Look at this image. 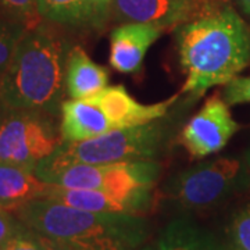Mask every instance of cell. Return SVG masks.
<instances>
[{
  "label": "cell",
  "mask_w": 250,
  "mask_h": 250,
  "mask_svg": "<svg viewBox=\"0 0 250 250\" xmlns=\"http://www.w3.org/2000/svg\"><path fill=\"white\" fill-rule=\"evenodd\" d=\"M62 143V135L42 113L7 110L0 118V163L35 171Z\"/></svg>",
  "instance_id": "6"
},
{
  "label": "cell",
  "mask_w": 250,
  "mask_h": 250,
  "mask_svg": "<svg viewBox=\"0 0 250 250\" xmlns=\"http://www.w3.org/2000/svg\"><path fill=\"white\" fill-rule=\"evenodd\" d=\"M43 197L62 202L75 208L95 211V213H125L131 214L126 206L114 197L108 196L102 190L92 189H68V188L50 185Z\"/></svg>",
  "instance_id": "17"
},
{
  "label": "cell",
  "mask_w": 250,
  "mask_h": 250,
  "mask_svg": "<svg viewBox=\"0 0 250 250\" xmlns=\"http://www.w3.org/2000/svg\"><path fill=\"white\" fill-rule=\"evenodd\" d=\"M14 213L38 235L78 250H136L150 232L142 215L86 211L47 197L34 199Z\"/></svg>",
  "instance_id": "2"
},
{
  "label": "cell",
  "mask_w": 250,
  "mask_h": 250,
  "mask_svg": "<svg viewBox=\"0 0 250 250\" xmlns=\"http://www.w3.org/2000/svg\"><path fill=\"white\" fill-rule=\"evenodd\" d=\"M179 62L187 78L179 93L203 96L250 64V27L232 6H217L177 28Z\"/></svg>",
  "instance_id": "1"
},
{
  "label": "cell",
  "mask_w": 250,
  "mask_h": 250,
  "mask_svg": "<svg viewBox=\"0 0 250 250\" xmlns=\"http://www.w3.org/2000/svg\"><path fill=\"white\" fill-rule=\"evenodd\" d=\"M238 129L229 104L220 95H213L182 128L179 142L190 156L207 157L225 147Z\"/></svg>",
  "instance_id": "8"
},
{
  "label": "cell",
  "mask_w": 250,
  "mask_h": 250,
  "mask_svg": "<svg viewBox=\"0 0 250 250\" xmlns=\"http://www.w3.org/2000/svg\"><path fill=\"white\" fill-rule=\"evenodd\" d=\"M25 225L18 218L10 214V210L0 206V250L4 248V245L18 233Z\"/></svg>",
  "instance_id": "23"
},
{
  "label": "cell",
  "mask_w": 250,
  "mask_h": 250,
  "mask_svg": "<svg viewBox=\"0 0 250 250\" xmlns=\"http://www.w3.org/2000/svg\"><path fill=\"white\" fill-rule=\"evenodd\" d=\"M27 31L16 22L0 18V81L7 71L18 43Z\"/></svg>",
  "instance_id": "19"
},
{
  "label": "cell",
  "mask_w": 250,
  "mask_h": 250,
  "mask_svg": "<svg viewBox=\"0 0 250 250\" xmlns=\"http://www.w3.org/2000/svg\"><path fill=\"white\" fill-rule=\"evenodd\" d=\"M227 243L231 250H250V207L232 217L227 228Z\"/></svg>",
  "instance_id": "20"
},
{
  "label": "cell",
  "mask_w": 250,
  "mask_h": 250,
  "mask_svg": "<svg viewBox=\"0 0 250 250\" xmlns=\"http://www.w3.org/2000/svg\"><path fill=\"white\" fill-rule=\"evenodd\" d=\"M160 175L154 160L117 161L108 164H71L38 175L50 185L68 189L102 190L142 215L152 205L153 188Z\"/></svg>",
  "instance_id": "4"
},
{
  "label": "cell",
  "mask_w": 250,
  "mask_h": 250,
  "mask_svg": "<svg viewBox=\"0 0 250 250\" xmlns=\"http://www.w3.org/2000/svg\"><path fill=\"white\" fill-rule=\"evenodd\" d=\"M167 128L160 121L114 129L92 139L62 142L35 168L36 175L71 164H108L117 161L153 160L164 145Z\"/></svg>",
  "instance_id": "5"
},
{
  "label": "cell",
  "mask_w": 250,
  "mask_h": 250,
  "mask_svg": "<svg viewBox=\"0 0 250 250\" xmlns=\"http://www.w3.org/2000/svg\"><path fill=\"white\" fill-rule=\"evenodd\" d=\"M0 18L16 22L28 31L41 25L43 20L38 9V0H0Z\"/></svg>",
  "instance_id": "18"
},
{
  "label": "cell",
  "mask_w": 250,
  "mask_h": 250,
  "mask_svg": "<svg viewBox=\"0 0 250 250\" xmlns=\"http://www.w3.org/2000/svg\"><path fill=\"white\" fill-rule=\"evenodd\" d=\"M224 100L229 106L250 103V75H236L227 82L224 88Z\"/></svg>",
  "instance_id": "21"
},
{
  "label": "cell",
  "mask_w": 250,
  "mask_h": 250,
  "mask_svg": "<svg viewBox=\"0 0 250 250\" xmlns=\"http://www.w3.org/2000/svg\"><path fill=\"white\" fill-rule=\"evenodd\" d=\"M225 0H111V10L121 22H142L177 29L179 25L205 14Z\"/></svg>",
  "instance_id": "9"
},
{
  "label": "cell",
  "mask_w": 250,
  "mask_h": 250,
  "mask_svg": "<svg viewBox=\"0 0 250 250\" xmlns=\"http://www.w3.org/2000/svg\"><path fill=\"white\" fill-rule=\"evenodd\" d=\"M163 32L149 24L123 22L110 35V65L121 74L139 72L147 50Z\"/></svg>",
  "instance_id": "11"
},
{
  "label": "cell",
  "mask_w": 250,
  "mask_h": 250,
  "mask_svg": "<svg viewBox=\"0 0 250 250\" xmlns=\"http://www.w3.org/2000/svg\"><path fill=\"white\" fill-rule=\"evenodd\" d=\"M107 85V68L96 64L80 46L72 47L65 62V90L70 98L88 99Z\"/></svg>",
  "instance_id": "13"
},
{
  "label": "cell",
  "mask_w": 250,
  "mask_h": 250,
  "mask_svg": "<svg viewBox=\"0 0 250 250\" xmlns=\"http://www.w3.org/2000/svg\"><path fill=\"white\" fill-rule=\"evenodd\" d=\"M241 163L220 157L179 172L167 187V196L185 210L208 208L223 202L235 190Z\"/></svg>",
  "instance_id": "7"
},
{
  "label": "cell",
  "mask_w": 250,
  "mask_h": 250,
  "mask_svg": "<svg viewBox=\"0 0 250 250\" xmlns=\"http://www.w3.org/2000/svg\"><path fill=\"white\" fill-rule=\"evenodd\" d=\"M178 98L179 95H174L172 98L160 103L143 104L135 100L123 85H114L106 86L99 93L85 100L102 108L103 113L116 126V129H123L160 120L167 114L168 108L177 102Z\"/></svg>",
  "instance_id": "10"
},
{
  "label": "cell",
  "mask_w": 250,
  "mask_h": 250,
  "mask_svg": "<svg viewBox=\"0 0 250 250\" xmlns=\"http://www.w3.org/2000/svg\"><path fill=\"white\" fill-rule=\"evenodd\" d=\"M64 43L42 24L22 36L0 81V104L6 110L54 113L65 88Z\"/></svg>",
  "instance_id": "3"
},
{
  "label": "cell",
  "mask_w": 250,
  "mask_h": 250,
  "mask_svg": "<svg viewBox=\"0 0 250 250\" xmlns=\"http://www.w3.org/2000/svg\"><path fill=\"white\" fill-rule=\"evenodd\" d=\"M95 1H96L98 4H100L103 9H106V10H108V6L111 4V0H95Z\"/></svg>",
  "instance_id": "26"
},
{
  "label": "cell",
  "mask_w": 250,
  "mask_h": 250,
  "mask_svg": "<svg viewBox=\"0 0 250 250\" xmlns=\"http://www.w3.org/2000/svg\"><path fill=\"white\" fill-rule=\"evenodd\" d=\"M38 9L43 20L71 27L96 25L107 14L95 0H38Z\"/></svg>",
  "instance_id": "16"
},
{
  "label": "cell",
  "mask_w": 250,
  "mask_h": 250,
  "mask_svg": "<svg viewBox=\"0 0 250 250\" xmlns=\"http://www.w3.org/2000/svg\"><path fill=\"white\" fill-rule=\"evenodd\" d=\"M38 236H39V239H41L46 250H78L75 249V248H72L71 245L64 243V242L54 241V239L46 238V236H42V235H38Z\"/></svg>",
  "instance_id": "24"
},
{
  "label": "cell",
  "mask_w": 250,
  "mask_h": 250,
  "mask_svg": "<svg viewBox=\"0 0 250 250\" xmlns=\"http://www.w3.org/2000/svg\"><path fill=\"white\" fill-rule=\"evenodd\" d=\"M157 250H231L228 243L217 239L210 231L190 221L177 218L161 232L156 243Z\"/></svg>",
  "instance_id": "15"
},
{
  "label": "cell",
  "mask_w": 250,
  "mask_h": 250,
  "mask_svg": "<svg viewBox=\"0 0 250 250\" xmlns=\"http://www.w3.org/2000/svg\"><path fill=\"white\" fill-rule=\"evenodd\" d=\"M50 184L39 178L35 171L18 166L0 163V206L16 210L34 199H41L49 190Z\"/></svg>",
  "instance_id": "14"
},
{
  "label": "cell",
  "mask_w": 250,
  "mask_h": 250,
  "mask_svg": "<svg viewBox=\"0 0 250 250\" xmlns=\"http://www.w3.org/2000/svg\"><path fill=\"white\" fill-rule=\"evenodd\" d=\"M249 163H250V154H249Z\"/></svg>",
  "instance_id": "28"
},
{
  "label": "cell",
  "mask_w": 250,
  "mask_h": 250,
  "mask_svg": "<svg viewBox=\"0 0 250 250\" xmlns=\"http://www.w3.org/2000/svg\"><path fill=\"white\" fill-rule=\"evenodd\" d=\"M1 250H46L35 233L28 227H24L18 233L10 239Z\"/></svg>",
  "instance_id": "22"
},
{
  "label": "cell",
  "mask_w": 250,
  "mask_h": 250,
  "mask_svg": "<svg viewBox=\"0 0 250 250\" xmlns=\"http://www.w3.org/2000/svg\"><path fill=\"white\" fill-rule=\"evenodd\" d=\"M116 126L96 104L85 99L62 102L60 135L62 142H80L114 131Z\"/></svg>",
  "instance_id": "12"
},
{
  "label": "cell",
  "mask_w": 250,
  "mask_h": 250,
  "mask_svg": "<svg viewBox=\"0 0 250 250\" xmlns=\"http://www.w3.org/2000/svg\"><path fill=\"white\" fill-rule=\"evenodd\" d=\"M138 250H157L156 249V246H143V248H141V249Z\"/></svg>",
  "instance_id": "27"
},
{
  "label": "cell",
  "mask_w": 250,
  "mask_h": 250,
  "mask_svg": "<svg viewBox=\"0 0 250 250\" xmlns=\"http://www.w3.org/2000/svg\"><path fill=\"white\" fill-rule=\"evenodd\" d=\"M238 1V4H239V7L242 9V11L250 17V0H236Z\"/></svg>",
  "instance_id": "25"
}]
</instances>
